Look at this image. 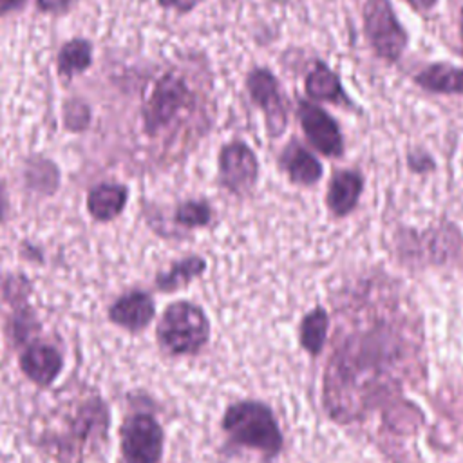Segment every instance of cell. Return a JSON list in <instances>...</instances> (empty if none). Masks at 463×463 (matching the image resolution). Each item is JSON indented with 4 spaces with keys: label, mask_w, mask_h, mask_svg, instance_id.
<instances>
[{
    "label": "cell",
    "mask_w": 463,
    "mask_h": 463,
    "mask_svg": "<svg viewBox=\"0 0 463 463\" xmlns=\"http://www.w3.org/2000/svg\"><path fill=\"white\" fill-rule=\"evenodd\" d=\"M420 360V345L402 324L376 322L356 331L331 354L324 373V407L336 421H354L400 392Z\"/></svg>",
    "instance_id": "6da1fadb"
},
{
    "label": "cell",
    "mask_w": 463,
    "mask_h": 463,
    "mask_svg": "<svg viewBox=\"0 0 463 463\" xmlns=\"http://www.w3.org/2000/svg\"><path fill=\"white\" fill-rule=\"evenodd\" d=\"M221 429L235 447L260 452L264 458L280 454L284 439L269 405L257 400H241L224 411Z\"/></svg>",
    "instance_id": "7a4b0ae2"
},
{
    "label": "cell",
    "mask_w": 463,
    "mask_h": 463,
    "mask_svg": "<svg viewBox=\"0 0 463 463\" xmlns=\"http://www.w3.org/2000/svg\"><path fill=\"white\" fill-rule=\"evenodd\" d=\"M396 251L407 264L463 268V230L441 221L425 230L400 228L394 233Z\"/></svg>",
    "instance_id": "3957f363"
},
{
    "label": "cell",
    "mask_w": 463,
    "mask_h": 463,
    "mask_svg": "<svg viewBox=\"0 0 463 463\" xmlns=\"http://www.w3.org/2000/svg\"><path fill=\"white\" fill-rule=\"evenodd\" d=\"M110 412L105 402L92 396L81 402L67 418V430L51 441V452L60 463H81L107 438Z\"/></svg>",
    "instance_id": "277c9868"
},
{
    "label": "cell",
    "mask_w": 463,
    "mask_h": 463,
    "mask_svg": "<svg viewBox=\"0 0 463 463\" xmlns=\"http://www.w3.org/2000/svg\"><path fill=\"white\" fill-rule=\"evenodd\" d=\"M210 320L204 309L190 300L168 304L156 326V340L168 356H194L210 340Z\"/></svg>",
    "instance_id": "5b68a950"
},
{
    "label": "cell",
    "mask_w": 463,
    "mask_h": 463,
    "mask_svg": "<svg viewBox=\"0 0 463 463\" xmlns=\"http://www.w3.org/2000/svg\"><path fill=\"white\" fill-rule=\"evenodd\" d=\"M362 20L373 52L385 63H396L409 45V33L400 24L391 0H365Z\"/></svg>",
    "instance_id": "8992f818"
},
{
    "label": "cell",
    "mask_w": 463,
    "mask_h": 463,
    "mask_svg": "<svg viewBox=\"0 0 463 463\" xmlns=\"http://www.w3.org/2000/svg\"><path fill=\"white\" fill-rule=\"evenodd\" d=\"M165 432L148 412L128 414L119 427L121 463H163Z\"/></svg>",
    "instance_id": "52a82bcc"
},
{
    "label": "cell",
    "mask_w": 463,
    "mask_h": 463,
    "mask_svg": "<svg viewBox=\"0 0 463 463\" xmlns=\"http://www.w3.org/2000/svg\"><path fill=\"white\" fill-rule=\"evenodd\" d=\"M246 87L251 101L264 112L269 137H280L288 127V105L275 74L264 67L251 69L246 78Z\"/></svg>",
    "instance_id": "ba28073f"
},
{
    "label": "cell",
    "mask_w": 463,
    "mask_h": 463,
    "mask_svg": "<svg viewBox=\"0 0 463 463\" xmlns=\"http://www.w3.org/2000/svg\"><path fill=\"white\" fill-rule=\"evenodd\" d=\"M190 92L184 81L174 74H165L154 85L145 110V128L148 134H156L165 128L179 112L186 107Z\"/></svg>",
    "instance_id": "9c48e42d"
},
{
    "label": "cell",
    "mask_w": 463,
    "mask_h": 463,
    "mask_svg": "<svg viewBox=\"0 0 463 463\" xmlns=\"http://www.w3.org/2000/svg\"><path fill=\"white\" fill-rule=\"evenodd\" d=\"M297 116L311 146L326 157H340L344 154V137L336 119L317 103L298 99Z\"/></svg>",
    "instance_id": "30bf717a"
},
{
    "label": "cell",
    "mask_w": 463,
    "mask_h": 463,
    "mask_svg": "<svg viewBox=\"0 0 463 463\" xmlns=\"http://www.w3.org/2000/svg\"><path fill=\"white\" fill-rule=\"evenodd\" d=\"M221 183L233 194L250 192L259 177V161L255 152L242 141H232L219 154Z\"/></svg>",
    "instance_id": "8fae6325"
},
{
    "label": "cell",
    "mask_w": 463,
    "mask_h": 463,
    "mask_svg": "<svg viewBox=\"0 0 463 463\" xmlns=\"http://www.w3.org/2000/svg\"><path fill=\"white\" fill-rule=\"evenodd\" d=\"M20 371L34 385L51 387L63 371V354L51 344H33L20 353Z\"/></svg>",
    "instance_id": "7c38bea8"
},
{
    "label": "cell",
    "mask_w": 463,
    "mask_h": 463,
    "mask_svg": "<svg viewBox=\"0 0 463 463\" xmlns=\"http://www.w3.org/2000/svg\"><path fill=\"white\" fill-rule=\"evenodd\" d=\"M156 317L154 298L146 291H128L109 307V320L128 333H141Z\"/></svg>",
    "instance_id": "4fadbf2b"
},
{
    "label": "cell",
    "mask_w": 463,
    "mask_h": 463,
    "mask_svg": "<svg viewBox=\"0 0 463 463\" xmlns=\"http://www.w3.org/2000/svg\"><path fill=\"white\" fill-rule=\"evenodd\" d=\"M364 192V175L356 170H335L327 183L326 204L333 217L349 215Z\"/></svg>",
    "instance_id": "5bb4252c"
},
{
    "label": "cell",
    "mask_w": 463,
    "mask_h": 463,
    "mask_svg": "<svg viewBox=\"0 0 463 463\" xmlns=\"http://www.w3.org/2000/svg\"><path fill=\"white\" fill-rule=\"evenodd\" d=\"M279 163L289 181L298 186H313L324 175L322 163L297 139L289 141L284 146Z\"/></svg>",
    "instance_id": "9a60e30c"
},
{
    "label": "cell",
    "mask_w": 463,
    "mask_h": 463,
    "mask_svg": "<svg viewBox=\"0 0 463 463\" xmlns=\"http://www.w3.org/2000/svg\"><path fill=\"white\" fill-rule=\"evenodd\" d=\"M304 89L311 99L335 103L340 107H353V101L347 98L338 74L331 71L324 61H317L307 72Z\"/></svg>",
    "instance_id": "2e32d148"
},
{
    "label": "cell",
    "mask_w": 463,
    "mask_h": 463,
    "mask_svg": "<svg viewBox=\"0 0 463 463\" xmlns=\"http://www.w3.org/2000/svg\"><path fill=\"white\" fill-rule=\"evenodd\" d=\"M414 85L432 94H458L463 96V67L434 61L414 74Z\"/></svg>",
    "instance_id": "e0dca14e"
},
{
    "label": "cell",
    "mask_w": 463,
    "mask_h": 463,
    "mask_svg": "<svg viewBox=\"0 0 463 463\" xmlns=\"http://www.w3.org/2000/svg\"><path fill=\"white\" fill-rule=\"evenodd\" d=\"M127 199V186L118 183H99L89 190L87 210L96 221H112L123 212Z\"/></svg>",
    "instance_id": "ac0fdd59"
},
{
    "label": "cell",
    "mask_w": 463,
    "mask_h": 463,
    "mask_svg": "<svg viewBox=\"0 0 463 463\" xmlns=\"http://www.w3.org/2000/svg\"><path fill=\"white\" fill-rule=\"evenodd\" d=\"M206 269V260L199 255L184 257L170 266V269L157 273L156 288L163 293H172L181 288H186L192 280L201 277Z\"/></svg>",
    "instance_id": "d6986e66"
},
{
    "label": "cell",
    "mask_w": 463,
    "mask_h": 463,
    "mask_svg": "<svg viewBox=\"0 0 463 463\" xmlns=\"http://www.w3.org/2000/svg\"><path fill=\"white\" fill-rule=\"evenodd\" d=\"M327 327H329V315L324 307L317 306L309 313L304 315L300 320L298 327V338L300 345L309 353V354H318L324 347L326 336H327Z\"/></svg>",
    "instance_id": "ffe728a7"
},
{
    "label": "cell",
    "mask_w": 463,
    "mask_h": 463,
    "mask_svg": "<svg viewBox=\"0 0 463 463\" xmlns=\"http://www.w3.org/2000/svg\"><path fill=\"white\" fill-rule=\"evenodd\" d=\"M58 72L71 80L74 74L87 71L92 63V45L83 38H72L58 52Z\"/></svg>",
    "instance_id": "44dd1931"
},
{
    "label": "cell",
    "mask_w": 463,
    "mask_h": 463,
    "mask_svg": "<svg viewBox=\"0 0 463 463\" xmlns=\"http://www.w3.org/2000/svg\"><path fill=\"white\" fill-rule=\"evenodd\" d=\"M174 219L184 228H203L212 221V208L203 201H186L175 210Z\"/></svg>",
    "instance_id": "7402d4cb"
},
{
    "label": "cell",
    "mask_w": 463,
    "mask_h": 463,
    "mask_svg": "<svg viewBox=\"0 0 463 463\" xmlns=\"http://www.w3.org/2000/svg\"><path fill=\"white\" fill-rule=\"evenodd\" d=\"M89 118H90V110H89V107L85 103H81L78 99H72V101L65 103L63 119H65V125L71 130L85 128L87 123H89Z\"/></svg>",
    "instance_id": "603a6c76"
},
{
    "label": "cell",
    "mask_w": 463,
    "mask_h": 463,
    "mask_svg": "<svg viewBox=\"0 0 463 463\" xmlns=\"http://www.w3.org/2000/svg\"><path fill=\"white\" fill-rule=\"evenodd\" d=\"M407 163H409V168L412 172H418V174H423V172H429L434 168V159L427 154V152H409L407 156Z\"/></svg>",
    "instance_id": "cb8c5ba5"
},
{
    "label": "cell",
    "mask_w": 463,
    "mask_h": 463,
    "mask_svg": "<svg viewBox=\"0 0 463 463\" xmlns=\"http://www.w3.org/2000/svg\"><path fill=\"white\" fill-rule=\"evenodd\" d=\"M36 2L43 13L58 14V13H65L67 9H71L78 0H36Z\"/></svg>",
    "instance_id": "d4e9b609"
},
{
    "label": "cell",
    "mask_w": 463,
    "mask_h": 463,
    "mask_svg": "<svg viewBox=\"0 0 463 463\" xmlns=\"http://www.w3.org/2000/svg\"><path fill=\"white\" fill-rule=\"evenodd\" d=\"M166 9H175L177 13H188L192 11L199 0H157Z\"/></svg>",
    "instance_id": "484cf974"
},
{
    "label": "cell",
    "mask_w": 463,
    "mask_h": 463,
    "mask_svg": "<svg viewBox=\"0 0 463 463\" xmlns=\"http://www.w3.org/2000/svg\"><path fill=\"white\" fill-rule=\"evenodd\" d=\"M403 2H407L418 13H429L438 5L439 0H403Z\"/></svg>",
    "instance_id": "4316f807"
},
{
    "label": "cell",
    "mask_w": 463,
    "mask_h": 463,
    "mask_svg": "<svg viewBox=\"0 0 463 463\" xmlns=\"http://www.w3.org/2000/svg\"><path fill=\"white\" fill-rule=\"evenodd\" d=\"M7 208H9V201H7V194H5V186L4 183L0 181V221L5 219V213H7Z\"/></svg>",
    "instance_id": "83f0119b"
},
{
    "label": "cell",
    "mask_w": 463,
    "mask_h": 463,
    "mask_svg": "<svg viewBox=\"0 0 463 463\" xmlns=\"http://www.w3.org/2000/svg\"><path fill=\"white\" fill-rule=\"evenodd\" d=\"M24 2L25 0H0V16L16 9V7H20Z\"/></svg>",
    "instance_id": "f1b7e54d"
},
{
    "label": "cell",
    "mask_w": 463,
    "mask_h": 463,
    "mask_svg": "<svg viewBox=\"0 0 463 463\" xmlns=\"http://www.w3.org/2000/svg\"><path fill=\"white\" fill-rule=\"evenodd\" d=\"M459 40H461V45H463V2H461V7H459Z\"/></svg>",
    "instance_id": "f546056e"
}]
</instances>
